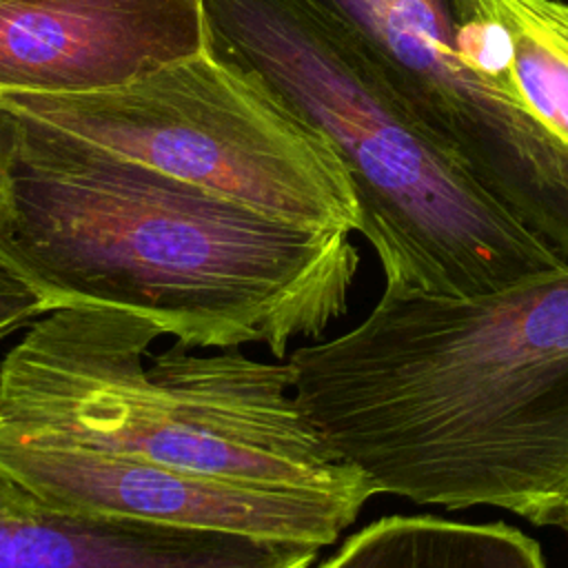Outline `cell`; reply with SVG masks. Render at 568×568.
I'll list each match as a JSON object with an SVG mask.
<instances>
[{
  "label": "cell",
  "instance_id": "6da1fadb",
  "mask_svg": "<svg viewBox=\"0 0 568 568\" xmlns=\"http://www.w3.org/2000/svg\"><path fill=\"white\" fill-rule=\"evenodd\" d=\"M288 364L302 415L377 495L568 530V264L468 297L384 286Z\"/></svg>",
  "mask_w": 568,
  "mask_h": 568
},
{
  "label": "cell",
  "instance_id": "7a4b0ae2",
  "mask_svg": "<svg viewBox=\"0 0 568 568\" xmlns=\"http://www.w3.org/2000/svg\"><path fill=\"white\" fill-rule=\"evenodd\" d=\"M0 262L53 308L284 357L348 308L351 233L293 224L0 104Z\"/></svg>",
  "mask_w": 568,
  "mask_h": 568
},
{
  "label": "cell",
  "instance_id": "3957f363",
  "mask_svg": "<svg viewBox=\"0 0 568 568\" xmlns=\"http://www.w3.org/2000/svg\"><path fill=\"white\" fill-rule=\"evenodd\" d=\"M151 320L104 308L36 317L0 362V415L178 473L362 506L377 495L302 415L286 362L191 353Z\"/></svg>",
  "mask_w": 568,
  "mask_h": 568
},
{
  "label": "cell",
  "instance_id": "277c9868",
  "mask_svg": "<svg viewBox=\"0 0 568 568\" xmlns=\"http://www.w3.org/2000/svg\"><path fill=\"white\" fill-rule=\"evenodd\" d=\"M209 49L255 75L344 162L386 286L486 295L566 262L408 113L357 36L313 0H204Z\"/></svg>",
  "mask_w": 568,
  "mask_h": 568
},
{
  "label": "cell",
  "instance_id": "5b68a950",
  "mask_svg": "<svg viewBox=\"0 0 568 568\" xmlns=\"http://www.w3.org/2000/svg\"><path fill=\"white\" fill-rule=\"evenodd\" d=\"M0 104L266 215L357 231L355 191L331 142L211 49L118 87L4 93Z\"/></svg>",
  "mask_w": 568,
  "mask_h": 568
},
{
  "label": "cell",
  "instance_id": "8992f818",
  "mask_svg": "<svg viewBox=\"0 0 568 568\" xmlns=\"http://www.w3.org/2000/svg\"><path fill=\"white\" fill-rule=\"evenodd\" d=\"M362 42L419 129L568 264V146L499 87L510 38L481 0H313Z\"/></svg>",
  "mask_w": 568,
  "mask_h": 568
},
{
  "label": "cell",
  "instance_id": "52a82bcc",
  "mask_svg": "<svg viewBox=\"0 0 568 568\" xmlns=\"http://www.w3.org/2000/svg\"><path fill=\"white\" fill-rule=\"evenodd\" d=\"M0 466L42 504L95 517L246 535L324 548L359 508L295 490L257 488L178 473L89 448L0 415Z\"/></svg>",
  "mask_w": 568,
  "mask_h": 568
},
{
  "label": "cell",
  "instance_id": "ba28073f",
  "mask_svg": "<svg viewBox=\"0 0 568 568\" xmlns=\"http://www.w3.org/2000/svg\"><path fill=\"white\" fill-rule=\"evenodd\" d=\"M204 49V0H0V95L109 89Z\"/></svg>",
  "mask_w": 568,
  "mask_h": 568
},
{
  "label": "cell",
  "instance_id": "9c48e42d",
  "mask_svg": "<svg viewBox=\"0 0 568 568\" xmlns=\"http://www.w3.org/2000/svg\"><path fill=\"white\" fill-rule=\"evenodd\" d=\"M317 552L233 532L75 515L42 501L0 517V568H311Z\"/></svg>",
  "mask_w": 568,
  "mask_h": 568
},
{
  "label": "cell",
  "instance_id": "30bf717a",
  "mask_svg": "<svg viewBox=\"0 0 568 568\" xmlns=\"http://www.w3.org/2000/svg\"><path fill=\"white\" fill-rule=\"evenodd\" d=\"M317 568H546L541 548L501 521L390 515L351 535Z\"/></svg>",
  "mask_w": 568,
  "mask_h": 568
},
{
  "label": "cell",
  "instance_id": "8fae6325",
  "mask_svg": "<svg viewBox=\"0 0 568 568\" xmlns=\"http://www.w3.org/2000/svg\"><path fill=\"white\" fill-rule=\"evenodd\" d=\"M506 27L513 69L530 113L568 146V42L541 0H481Z\"/></svg>",
  "mask_w": 568,
  "mask_h": 568
},
{
  "label": "cell",
  "instance_id": "7c38bea8",
  "mask_svg": "<svg viewBox=\"0 0 568 568\" xmlns=\"http://www.w3.org/2000/svg\"><path fill=\"white\" fill-rule=\"evenodd\" d=\"M49 308L42 297L22 282L4 262H0V339L29 326Z\"/></svg>",
  "mask_w": 568,
  "mask_h": 568
},
{
  "label": "cell",
  "instance_id": "4fadbf2b",
  "mask_svg": "<svg viewBox=\"0 0 568 568\" xmlns=\"http://www.w3.org/2000/svg\"><path fill=\"white\" fill-rule=\"evenodd\" d=\"M38 501L40 499L29 488H24L0 466V517L24 513L33 508Z\"/></svg>",
  "mask_w": 568,
  "mask_h": 568
},
{
  "label": "cell",
  "instance_id": "5bb4252c",
  "mask_svg": "<svg viewBox=\"0 0 568 568\" xmlns=\"http://www.w3.org/2000/svg\"><path fill=\"white\" fill-rule=\"evenodd\" d=\"M541 7L546 11L548 20L555 24V29L568 42V2H564V0H541Z\"/></svg>",
  "mask_w": 568,
  "mask_h": 568
}]
</instances>
